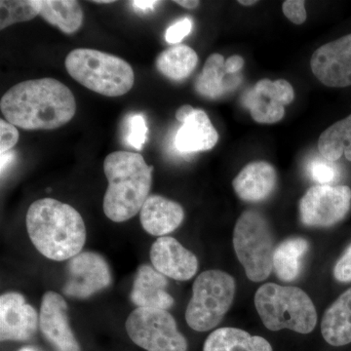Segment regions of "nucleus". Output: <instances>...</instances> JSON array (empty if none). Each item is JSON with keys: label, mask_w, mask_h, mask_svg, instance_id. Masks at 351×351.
Returning <instances> with one entry per match:
<instances>
[{"label": "nucleus", "mask_w": 351, "mask_h": 351, "mask_svg": "<svg viewBox=\"0 0 351 351\" xmlns=\"http://www.w3.org/2000/svg\"><path fill=\"white\" fill-rule=\"evenodd\" d=\"M64 64L73 80L103 96H123L135 82V73L125 60L101 51L78 48L69 53Z\"/></svg>", "instance_id": "nucleus-5"}, {"label": "nucleus", "mask_w": 351, "mask_h": 351, "mask_svg": "<svg viewBox=\"0 0 351 351\" xmlns=\"http://www.w3.org/2000/svg\"><path fill=\"white\" fill-rule=\"evenodd\" d=\"M321 332L325 341L332 346L351 343V288L327 309L321 323Z\"/></svg>", "instance_id": "nucleus-21"}, {"label": "nucleus", "mask_w": 351, "mask_h": 351, "mask_svg": "<svg viewBox=\"0 0 351 351\" xmlns=\"http://www.w3.org/2000/svg\"><path fill=\"white\" fill-rule=\"evenodd\" d=\"M277 184V173L271 164L256 161L245 166L233 180L237 195L247 202H261L267 199Z\"/></svg>", "instance_id": "nucleus-18"}, {"label": "nucleus", "mask_w": 351, "mask_h": 351, "mask_svg": "<svg viewBox=\"0 0 351 351\" xmlns=\"http://www.w3.org/2000/svg\"><path fill=\"white\" fill-rule=\"evenodd\" d=\"M308 173L311 179L319 184H330L338 178V169L332 161L327 160L324 157L315 158L309 163Z\"/></svg>", "instance_id": "nucleus-28"}, {"label": "nucleus", "mask_w": 351, "mask_h": 351, "mask_svg": "<svg viewBox=\"0 0 351 351\" xmlns=\"http://www.w3.org/2000/svg\"><path fill=\"white\" fill-rule=\"evenodd\" d=\"M233 246L246 276L261 282L274 269V240L267 219L253 210L242 213L233 232Z\"/></svg>", "instance_id": "nucleus-6"}, {"label": "nucleus", "mask_w": 351, "mask_h": 351, "mask_svg": "<svg viewBox=\"0 0 351 351\" xmlns=\"http://www.w3.org/2000/svg\"><path fill=\"white\" fill-rule=\"evenodd\" d=\"M174 2L186 9H195L200 3L197 0H176Z\"/></svg>", "instance_id": "nucleus-37"}, {"label": "nucleus", "mask_w": 351, "mask_h": 351, "mask_svg": "<svg viewBox=\"0 0 351 351\" xmlns=\"http://www.w3.org/2000/svg\"><path fill=\"white\" fill-rule=\"evenodd\" d=\"M295 98L294 88L284 80H262L242 96V104L252 119L261 124H274L285 114V106Z\"/></svg>", "instance_id": "nucleus-10"}, {"label": "nucleus", "mask_w": 351, "mask_h": 351, "mask_svg": "<svg viewBox=\"0 0 351 351\" xmlns=\"http://www.w3.org/2000/svg\"><path fill=\"white\" fill-rule=\"evenodd\" d=\"M20 351H38L36 348H31V346H27V348H23Z\"/></svg>", "instance_id": "nucleus-41"}, {"label": "nucleus", "mask_w": 351, "mask_h": 351, "mask_svg": "<svg viewBox=\"0 0 351 351\" xmlns=\"http://www.w3.org/2000/svg\"><path fill=\"white\" fill-rule=\"evenodd\" d=\"M0 110L9 123L24 130H53L69 123L76 112L75 98L54 78L27 80L2 96Z\"/></svg>", "instance_id": "nucleus-1"}, {"label": "nucleus", "mask_w": 351, "mask_h": 351, "mask_svg": "<svg viewBox=\"0 0 351 351\" xmlns=\"http://www.w3.org/2000/svg\"><path fill=\"white\" fill-rule=\"evenodd\" d=\"M11 160H12L11 154H1V173H3L4 169L7 167V163L11 162Z\"/></svg>", "instance_id": "nucleus-38"}, {"label": "nucleus", "mask_w": 351, "mask_h": 351, "mask_svg": "<svg viewBox=\"0 0 351 351\" xmlns=\"http://www.w3.org/2000/svg\"><path fill=\"white\" fill-rule=\"evenodd\" d=\"M257 2L258 1H256V0H240V1H239V3L244 6H252L255 5V4L257 3Z\"/></svg>", "instance_id": "nucleus-39"}, {"label": "nucleus", "mask_w": 351, "mask_h": 351, "mask_svg": "<svg viewBox=\"0 0 351 351\" xmlns=\"http://www.w3.org/2000/svg\"><path fill=\"white\" fill-rule=\"evenodd\" d=\"M40 2L39 15L64 34H75L82 27L84 14L80 2L75 0H40Z\"/></svg>", "instance_id": "nucleus-23"}, {"label": "nucleus", "mask_w": 351, "mask_h": 351, "mask_svg": "<svg viewBox=\"0 0 351 351\" xmlns=\"http://www.w3.org/2000/svg\"><path fill=\"white\" fill-rule=\"evenodd\" d=\"M184 219L179 203L160 195H151L140 212L143 228L154 237H163L177 230Z\"/></svg>", "instance_id": "nucleus-17"}, {"label": "nucleus", "mask_w": 351, "mask_h": 351, "mask_svg": "<svg viewBox=\"0 0 351 351\" xmlns=\"http://www.w3.org/2000/svg\"><path fill=\"white\" fill-rule=\"evenodd\" d=\"M203 351H274L267 339L237 328H219L208 336Z\"/></svg>", "instance_id": "nucleus-22"}, {"label": "nucleus", "mask_w": 351, "mask_h": 351, "mask_svg": "<svg viewBox=\"0 0 351 351\" xmlns=\"http://www.w3.org/2000/svg\"><path fill=\"white\" fill-rule=\"evenodd\" d=\"M95 2V3H98V4H100V3H112V2H114V1H112V0H96V1H93Z\"/></svg>", "instance_id": "nucleus-40"}, {"label": "nucleus", "mask_w": 351, "mask_h": 351, "mask_svg": "<svg viewBox=\"0 0 351 351\" xmlns=\"http://www.w3.org/2000/svg\"><path fill=\"white\" fill-rule=\"evenodd\" d=\"M244 66V59L239 55H234L226 60V68L230 75H237Z\"/></svg>", "instance_id": "nucleus-34"}, {"label": "nucleus", "mask_w": 351, "mask_h": 351, "mask_svg": "<svg viewBox=\"0 0 351 351\" xmlns=\"http://www.w3.org/2000/svg\"><path fill=\"white\" fill-rule=\"evenodd\" d=\"M318 151L327 160H339L341 156L351 162V114L339 120L321 134Z\"/></svg>", "instance_id": "nucleus-25"}, {"label": "nucleus", "mask_w": 351, "mask_h": 351, "mask_svg": "<svg viewBox=\"0 0 351 351\" xmlns=\"http://www.w3.org/2000/svg\"><path fill=\"white\" fill-rule=\"evenodd\" d=\"M308 250V242L304 239H290L282 242L274 251V269L276 276L291 282L301 272L302 258Z\"/></svg>", "instance_id": "nucleus-26"}, {"label": "nucleus", "mask_w": 351, "mask_h": 351, "mask_svg": "<svg viewBox=\"0 0 351 351\" xmlns=\"http://www.w3.org/2000/svg\"><path fill=\"white\" fill-rule=\"evenodd\" d=\"M241 78L239 73H228L225 58L216 53L208 58L202 71L196 78L195 91L209 100H217L234 91L241 83Z\"/></svg>", "instance_id": "nucleus-20"}, {"label": "nucleus", "mask_w": 351, "mask_h": 351, "mask_svg": "<svg viewBox=\"0 0 351 351\" xmlns=\"http://www.w3.org/2000/svg\"><path fill=\"white\" fill-rule=\"evenodd\" d=\"M193 23L191 19L182 18L167 29L165 34L166 41L170 44L181 43L182 39L186 38L193 31Z\"/></svg>", "instance_id": "nucleus-31"}, {"label": "nucleus", "mask_w": 351, "mask_h": 351, "mask_svg": "<svg viewBox=\"0 0 351 351\" xmlns=\"http://www.w3.org/2000/svg\"><path fill=\"white\" fill-rule=\"evenodd\" d=\"M159 3H160V1H156V0H134V1H130V4L136 9H140L142 11L152 10Z\"/></svg>", "instance_id": "nucleus-35"}, {"label": "nucleus", "mask_w": 351, "mask_h": 351, "mask_svg": "<svg viewBox=\"0 0 351 351\" xmlns=\"http://www.w3.org/2000/svg\"><path fill=\"white\" fill-rule=\"evenodd\" d=\"M25 225L36 250L49 260H71L80 254L86 242L82 215L54 198L34 201L27 210Z\"/></svg>", "instance_id": "nucleus-2"}, {"label": "nucleus", "mask_w": 351, "mask_h": 351, "mask_svg": "<svg viewBox=\"0 0 351 351\" xmlns=\"http://www.w3.org/2000/svg\"><path fill=\"white\" fill-rule=\"evenodd\" d=\"M198 64V56L193 48L184 44L164 50L156 58V69L159 73L174 82L188 78Z\"/></svg>", "instance_id": "nucleus-24"}, {"label": "nucleus", "mask_w": 351, "mask_h": 351, "mask_svg": "<svg viewBox=\"0 0 351 351\" xmlns=\"http://www.w3.org/2000/svg\"><path fill=\"white\" fill-rule=\"evenodd\" d=\"M167 285L166 276L151 265H142L134 280L131 301L137 307L167 311L174 304V299L166 291Z\"/></svg>", "instance_id": "nucleus-16"}, {"label": "nucleus", "mask_w": 351, "mask_h": 351, "mask_svg": "<svg viewBox=\"0 0 351 351\" xmlns=\"http://www.w3.org/2000/svg\"><path fill=\"white\" fill-rule=\"evenodd\" d=\"M334 276L339 282L351 281V245L346 249L345 254L337 262L334 269Z\"/></svg>", "instance_id": "nucleus-33"}, {"label": "nucleus", "mask_w": 351, "mask_h": 351, "mask_svg": "<svg viewBox=\"0 0 351 351\" xmlns=\"http://www.w3.org/2000/svg\"><path fill=\"white\" fill-rule=\"evenodd\" d=\"M304 0H287L283 2L284 15L295 25H302L306 20V10Z\"/></svg>", "instance_id": "nucleus-32"}, {"label": "nucleus", "mask_w": 351, "mask_h": 351, "mask_svg": "<svg viewBox=\"0 0 351 351\" xmlns=\"http://www.w3.org/2000/svg\"><path fill=\"white\" fill-rule=\"evenodd\" d=\"M234 295L232 276L217 269L202 272L193 283V297L186 307L189 326L197 332L213 329L232 306Z\"/></svg>", "instance_id": "nucleus-7"}, {"label": "nucleus", "mask_w": 351, "mask_h": 351, "mask_svg": "<svg viewBox=\"0 0 351 351\" xmlns=\"http://www.w3.org/2000/svg\"><path fill=\"white\" fill-rule=\"evenodd\" d=\"M350 204L351 189L348 186L318 184L302 196L301 221L307 226L329 228L345 218Z\"/></svg>", "instance_id": "nucleus-9"}, {"label": "nucleus", "mask_w": 351, "mask_h": 351, "mask_svg": "<svg viewBox=\"0 0 351 351\" xmlns=\"http://www.w3.org/2000/svg\"><path fill=\"white\" fill-rule=\"evenodd\" d=\"M40 0H1L0 29L34 19L40 13Z\"/></svg>", "instance_id": "nucleus-27"}, {"label": "nucleus", "mask_w": 351, "mask_h": 351, "mask_svg": "<svg viewBox=\"0 0 351 351\" xmlns=\"http://www.w3.org/2000/svg\"><path fill=\"white\" fill-rule=\"evenodd\" d=\"M195 110V108H193L191 106H182V107L177 110V112H176V119H177L178 121L184 123V122L186 121L191 114H193Z\"/></svg>", "instance_id": "nucleus-36"}, {"label": "nucleus", "mask_w": 351, "mask_h": 351, "mask_svg": "<svg viewBox=\"0 0 351 351\" xmlns=\"http://www.w3.org/2000/svg\"><path fill=\"white\" fill-rule=\"evenodd\" d=\"M218 141V132L207 113L195 110L177 132L175 145L176 149L182 154H193L210 151Z\"/></svg>", "instance_id": "nucleus-19"}, {"label": "nucleus", "mask_w": 351, "mask_h": 351, "mask_svg": "<svg viewBox=\"0 0 351 351\" xmlns=\"http://www.w3.org/2000/svg\"><path fill=\"white\" fill-rule=\"evenodd\" d=\"M152 267L164 276L178 281H186L195 276L198 261L177 239L173 237H159L152 245Z\"/></svg>", "instance_id": "nucleus-15"}, {"label": "nucleus", "mask_w": 351, "mask_h": 351, "mask_svg": "<svg viewBox=\"0 0 351 351\" xmlns=\"http://www.w3.org/2000/svg\"><path fill=\"white\" fill-rule=\"evenodd\" d=\"M39 326L46 341L56 351H82L69 326L68 304L61 295L49 291L41 302Z\"/></svg>", "instance_id": "nucleus-13"}, {"label": "nucleus", "mask_w": 351, "mask_h": 351, "mask_svg": "<svg viewBox=\"0 0 351 351\" xmlns=\"http://www.w3.org/2000/svg\"><path fill=\"white\" fill-rule=\"evenodd\" d=\"M108 186L104 213L114 223H123L141 212L149 198L154 167L137 152H114L104 161Z\"/></svg>", "instance_id": "nucleus-3"}, {"label": "nucleus", "mask_w": 351, "mask_h": 351, "mask_svg": "<svg viewBox=\"0 0 351 351\" xmlns=\"http://www.w3.org/2000/svg\"><path fill=\"white\" fill-rule=\"evenodd\" d=\"M69 279L64 294L76 299H86L108 288L112 283V272L105 258L94 252H84L71 258Z\"/></svg>", "instance_id": "nucleus-11"}, {"label": "nucleus", "mask_w": 351, "mask_h": 351, "mask_svg": "<svg viewBox=\"0 0 351 351\" xmlns=\"http://www.w3.org/2000/svg\"><path fill=\"white\" fill-rule=\"evenodd\" d=\"M311 68L328 87L351 86V34L318 48L311 57Z\"/></svg>", "instance_id": "nucleus-12"}, {"label": "nucleus", "mask_w": 351, "mask_h": 351, "mask_svg": "<svg viewBox=\"0 0 351 351\" xmlns=\"http://www.w3.org/2000/svg\"><path fill=\"white\" fill-rule=\"evenodd\" d=\"M36 309L25 301L24 295L10 292L0 298V339L1 341H29L38 330Z\"/></svg>", "instance_id": "nucleus-14"}, {"label": "nucleus", "mask_w": 351, "mask_h": 351, "mask_svg": "<svg viewBox=\"0 0 351 351\" xmlns=\"http://www.w3.org/2000/svg\"><path fill=\"white\" fill-rule=\"evenodd\" d=\"M126 331L135 345L147 351H188V341L165 309L137 307L126 320Z\"/></svg>", "instance_id": "nucleus-8"}, {"label": "nucleus", "mask_w": 351, "mask_h": 351, "mask_svg": "<svg viewBox=\"0 0 351 351\" xmlns=\"http://www.w3.org/2000/svg\"><path fill=\"white\" fill-rule=\"evenodd\" d=\"M129 132L127 136L128 144L134 149L141 151L144 147L145 141H147V123L144 115L133 114L129 119Z\"/></svg>", "instance_id": "nucleus-29"}, {"label": "nucleus", "mask_w": 351, "mask_h": 351, "mask_svg": "<svg viewBox=\"0 0 351 351\" xmlns=\"http://www.w3.org/2000/svg\"><path fill=\"white\" fill-rule=\"evenodd\" d=\"M19 137L17 127L6 120H0V154H5L12 149L17 145Z\"/></svg>", "instance_id": "nucleus-30"}, {"label": "nucleus", "mask_w": 351, "mask_h": 351, "mask_svg": "<svg viewBox=\"0 0 351 351\" xmlns=\"http://www.w3.org/2000/svg\"><path fill=\"white\" fill-rule=\"evenodd\" d=\"M255 306L263 325L270 331L313 332L317 313L311 298L302 289L267 283L258 289Z\"/></svg>", "instance_id": "nucleus-4"}]
</instances>
